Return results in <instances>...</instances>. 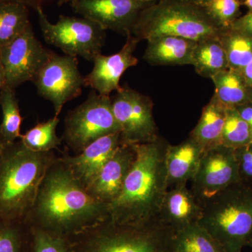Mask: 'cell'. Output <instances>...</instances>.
I'll return each mask as SVG.
<instances>
[{
    "mask_svg": "<svg viewBox=\"0 0 252 252\" xmlns=\"http://www.w3.org/2000/svg\"><path fill=\"white\" fill-rule=\"evenodd\" d=\"M248 246H250V248H252V240L250 242V243H249Z\"/></svg>",
    "mask_w": 252,
    "mask_h": 252,
    "instance_id": "obj_42",
    "label": "cell"
},
{
    "mask_svg": "<svg viewBox=\"0 0 252 252\" xmlns=\"http://www.w3.org/2000/svg\"><path fill=\"white\" fill-rule=\"evenodd\" d=\"M112 98L113 114L120 128L121 144L134 145L158 138L152 99L127 85Z\"/></svg>",
    "mask_w": 252,
    "mask_h": 252,
    "instance_id": "obj_9",
    "label": "cell"
},
{
    "mask_svg": "<svg viewBox=\"0 0 252 252\" xmlns=\"http://www.w3.org/2000/svg\"><path fill=\"white\" fill-rule=\"evenodd\" d=\"M240 181L235 149L220 144L203 152L190 190L202 205Z\"/></svg>",
    "mask_w": 252,
    "mask_h": 252,
    "instance_id": "obj_12",
    "label": "cell"
},
{
    "mask_svg": "<svg viewBox=\"0 0 252 252\" xmlns=\"http://www.w3.org/2000/svg\"><path fill=\"white\" fill-rule=\"evenodd\" d=\"M73 1H74V0H57V2L60 6H61L63 4H70Z\"/></svg>",
    "mask_w": 252,
    "mask_h": 252,
    "instance_id": "obj_40",
    "label": "cell"
},
{
    "mask_svg": "<svg viewBox=\"0 0 252 252\" xmlns=\"http://www.w3.org/2000/svg\"><path fill=\"white\" fill-rule=\"evenodd\" d=\"M221 31L202 6L186 0H159L141 12L131 34L140 41L175 36L199 41Z\"/></svg>",
    "mask_w": 252,
    "mask_h": 252,
    "instance_id": "obj_5",
    "label": "cell"
},
{
    "mask_svg": "<svg viewBox=\"0 0 252 252\" xmlns=\"http://www.w3.org/2000/svg\"><path fill=\"white\" fill-rule=\"evenodd\" d=\"M243 5L248 8L249 11H252V0H243Z\"/></svg>",
    "mask_w": 252,
    "mask_h": 252,
    "instance_id": "obj_39",
    "label": "cell"
},
{
    "mask_svg": "<svg viewBox=\"0 0 252 252\" xmlns=\"http://www.w3.org/2000/svg\"><path fill=\"white\" fill-rule=\"evenodd\" d=\"M5 145L4 139H3L2 135H1V130H0V150Z\"/></svg>",
    "mask_w": 252,
    "mask_h": 252,
    "instance_id": "obj_41",
    "label": "cell"
},
{
    "mask_svg": "<svg viewBox=\"0 0 252 252\" xmlns=\"http://www.w3.org/2000/svg\"><path fill=\"white\" fill-rule=\"evenodd\" d=\"M31 252H69L66 240L62 237L33 228H31Z\"/></svg>",
    "mask_w": 252,
    "mask_h": 252,
    "instance_id": "obj_31",
    "label": "cell"
},
{
    "mask_svg": "<svg viewBox=\"0 0 252 252\" xmlns=\"http://www.w3.org/2000/svg\"><path fill=\"white\" fill-rule=\"evenodd\" d=\"M252 142V131L235 108H226L220 144L236 149Z\"/></svg>",
    "mask_w": 252,
    "mask_h": 252,
    "instance_id": "obj_28",
    "label": "cell"
},
{
    "mask_svg": "<svg viewBox=\"0 0 252 252\" xmlns=\"http://www.w3.org/2000/svg\"><path fill=\"white\" fill-rule=\"evenodd\" d=\"M41 97L50 101L59 117L64 104L77 98L85 86L77 57L53 52L32 81Z\"/></svg>",
    "mask_w": 252,
    "mask_h": 252,
    "instance_id": "obj_10",
    "label": "cell"
},
{
    "mask_svg": "<svg viewBox=\"0 0 252 252\" xmlns=\"http://www.w3.org/2000/svg\"><path fill=\"white\" fill-rule=\"evenodd\" d=\"M219 36L199 41L194 49L192 65L204 78L212 79L217 73L228 69L226 54Z\"/></svg>",
    "mask_w": 252,
    "mask_h": 252,
    "instance_id": "obj_22",
    "label": "cell"
},
{
    "mask_svg": "<svg viewBox=\"0 0 252 252\" xmlns=\"http://www.w3.org/2000/svg\"><path fill=\"white\" fill-rule=\"evenodd\" d=\"M219 39L225 50L228 68L241 72L252 60V37L229 28L222 30Z\"/></svg>",
    "mask_w": 252,
    "mask_h": 252,
    "instance_id": "obj_24",
    "label": "cell"
},
{
    "mask_svg": "<svg viewBox=\"0 0 252 252\" xmlns=\"http://www.w3.org/2000/svg\"><path fill=\"white\" fill-rule=\"evenodd\" d=\"M52 53L38 40L30 25L20 35L0 49L5 86L16 90L27 81L32 82Z\"/></svg>",
    "mask_w": 252,
    "mask_h": 252,
    "instance_id": "obj_11",
    "label": "cell"
},
{
    "mask_svg": "<svg viewBox=\"0 0 252 252\" xmlns=\"http://www.w3.org/2000/svg\"><path fill=\"white\" fill-rule=\"evenodd\" d=\"M203 207L187 185L168 189L162 200L159 220L174 233L198 222Z\"/></svg>",
    "mask_w": 252,
    "mask_h": 252,
    "instance_id": "obj_17",
    "label": "cell"
},
{
    "mask_svg": "<svg viewBox=\"0 0 252 252\" xmlns=\"http://www.w3.org/2000/svg\"><path fill=\"white\" fill-rule=\"evenodd\" d=\"M227 107L213 95L202 112L196 126L190 137L199 144L203 152L220 145Z\"/></svg>",
    "mask_w": 252,
    "mask_h": 252,
    "instance_id": "obj_20",
    "label": "cell"
},
{
    "mask_svg": "<svg viewBox=\"0 0 252 252\" xmlns=\"http://www.w3.org/2000/svg\"><path fill=\"white\" fill-rule=\"evenodd\" d=\"M230 28L252 37V11L240 16Z\"/></svg>",
    "mask_w": 252,
    "mask_h": 252,
    "instance_id": "obj_33",
    "label": "cell"
},
{
    "mask_svg": "<svg viewBox=\"0 0 252 252\" xmlns=\"http://www.w3.org/2000/svg\"><path fill=\"white\" fill-rule=\"evenodd\" d=\"M108 217V206L93 197L59 157L41 181L26 220L31 228L63 238Z\"/></svg>",
    "mask_w": 252,
    "mask_h": 252,
    "instance_id": "obj_1",
    "label": "cell"
},
{
    "mask_svg": "<svg viewBox=\"0 0 252 252\" xmlns=\"http://www.w3.org/2000/svg\"><path fill=\"white\" fill-rule=\"evenodd\" d=\"M172 252H174L173 251H172Z\"/></svg>",
    "mask_w": 252,
    "mask_h": 252,
    "instance_id": "obj_44",
    "label": "cell"
},
{
    "mask_svg": "<svg viewBox=\"0 0 252 252\" xmlns=\"http://www.w3.org/2000/svg\"><path fill=\"white\" fill-rule=\"evenodd\" d=\"M186 1H189V2L193 3L194 4L202 6L203 5L205 4L208 0H186Z\"/></svg>",
    "mask_w": 252,
    "mask_h": 252,
    "instance_id": "obj_38",
    "label": "cell"
},
{
    "mask_svg": "<svg viewBox=\"0 0 252 252\" xmlns=\"http://www.w3.org/2000/svg\"><path fill=\"white\" fill-rule=\"evenodd\" d=\"M211 79L215 86V94L228 108L252 102V88L245 83L240 72L228 68Z\"/></svg>",
    "mask_w": 252,
    "mask_h": 252,
    "instance_id": "obj_21",
    "label": "cell"
},
{
    "mask_svg": "<svg viewBox=\"0 0 252 252\" xmlns=\"http://www.w3.org/2000/svg\"><path fill=\"white\" fill-rule=\"evenodd\" d=\"M135 157V146L121 144L86 187L89 193L108 206L122 191L124 181Z\"/></svg>",
    "mask_w": 252,
    "mask_h": 252,
    "instance_id": "obj_15",
    "label": "cell"
},
{
    "mask_svg": "<svg viewBox=\"0 0 252 252\" xmlns=\"http://www.w3.org/2000/svg\"><path fill=\"white\" fill-rule=\"evenodd\" d=\"M203 153V149L190 136L177 145L169 144L165 158L168 189L187 185L192 180Z\"/></svg>",
    "mask_w": 252,
    "mask_h": 252,
    "instance_id": "obj_18",
    "label": "cell"
},
{
    "mask_svg": "<svg viewBox=\"0 0 252 252\" xmlns=\"http://www.w3.org/2000/svg\"><path fill=\"white\" fill-rule=\"evenodd\" d=\"M242 119L250 126L252 131V102L235 107Z\"/></svg>",
    "mask_w": 252,
    "mask_h": 252,
    "instance_id": "obj_34",
    "label": "cell"
},
{
    "mask_svg": "<svg viewBox=\"0 0 252 252\" xmlns=\"http://www.w3.org/2000/svg\"><path fill=\"white\" fill-rule=\"evenodd\" d=\"M54 151L34 152L21 140L0 150V219L26 220L46 172L57 160Z\"/></svg>",
    "mask_w": 252,
    "mask_h": 252,
    "instance_id": "obj_3",
    "label": "cell"
},
{
    "mask_svg": "<svg viewBox=\"0 0 252 252\" xmlns=\"http://www.w3.org/2000/svg\"><path fill=\"white\" fill-rule=\"evenodd\" d=\"M242 5L243 0H208L202 7L215 26L223 30L240 17Z\"/></svg>",
    "mask_w": 252,
    "mask_h": 252,
    "instance_id": "obj_29",
    "label": "cell"
},
{
    "mask_svg": "<svg viewBox=\"0 0 252 252\" xmlns=\"http://www.w3.org/2000/svg\"><path fill=\"white\" fill-rule=\"evenodd\" d=\"M199 225L227 252H242L252 240V185L240 182L202 205Z\"/></svg>",
    "mask_w": 252,
    "mask_h": 252,
    "instance_id": "obj_4",
    "label": "cell"
},
{
    "mask_svg": "<svg viewBox=\"0 0 252 252\" xmlns=\"http://www.w3.org/2000/svg\"><path fill=\"white\" fill-rule=\"evenodd\" d=\"M143 56L154 66H177L193 62L194 49L198 41L175 36H163L147 40Z\"/></svg>",
    "mask_w": 252,
    "mask_h": 252,
    "instance_id": "obj_19",
    "label": "cell"
},
{
    "mask_svg": "<svg viewBox=\"0 0 252 252\" xmlns=\"http://www.w3.org/2000/svg\"><path fill=\"white\" fill-rule=\"evenodd\" d=\"M0 107L2 113L0 130L5 144L14 143L21 137L23 122L15 89L6 86L1 89L0 91Z\"/></svg>",
    "mask_w": 252,
    "mask_h": 252,
    "instance_id": "obj_26",
    "label": "cell"
},
{
    "mask_svg": "<svg viewBox=\"0 0 252 252\" xmlns=\"http://www.w3.org/2000/svg\"><path fill=\"white\" fill-rule=\"evenodd\" d=\"M6 81H5V74L4 68L1 64V60H0V91L4 87Z\"/></svg>",
    "mask_w": 252,
    "mask_h": 252,
    "instance_id": "obj_37",
    "label": "cell"
},
{
    "mask_svg": "<svg viewBox=\"0 0 252 252\" xmlns=\"http://www.w3.org/2000/svg\"><path fill=\"white\" fill-rule=\"evenodd\" d=\"M174 252H227L198 222L173 233Z\"/></svg>",
    "mask_w": 252,
    "mask_h": 252,
    "instance_id": "obj_23",
    "label": "cell"
},
{
    "mask_svg": "<svg viewBox=\"0 0 252 252\" xmlns=\"http://www.w3.org/2000/svg\"><path fill=\"white\" fill-rule=\"evenodd\" d=\"M169 144L161 137L149 143L134 144L135 158L122 191L109 204V220L140 224L158 218L168 190L165 158Z\"/></svg>",
    "mask_w": 252,
    "mask_h": 252,
    "instance_id": "obj_2",
    "label": "cell"
},
{
    "mask_svg": "<svg viewBox=\"0 0 252 252\" xmlns=\"http://www.w3.org/2000/svg\"><path fill=\"white\" fill-rule=\"evenodd\" d=\"M120 132L109 95L91 91L84 102L69 111L64 119L63 140L77 154L97 139Z\"/></svg>",
    "mask_w": 252,
    "mask_h": 252,
    "instance_id": "obj_8",
    "label": "cell"
},
{
    "mask_svg": "<svg viewBox=\"0 0 252 252\" xmlns=\"http://www.w3.org/2000/svg\"><path fill=\"white\" fill-rule=\"evenodd\" d=\"M45 0H0V2H17L27 6L28 8L37 10L42 7Z\"/></svg>",
    "mask_w": 252,
    "mask_h": 252,
    "instance_id": "obj_35",
    "label": "cell"
},
{
    "mask_svg": "<svg viewBox=\"0 0 252 252\" xmlns=\"http://www.w3.org/2000/svg\"><path fill=\"white\" fill-rule=\"evenodd\" d=\"M120 145V132H117L97 139L80 153L71 156L65 152L60 158L86 189Z\"/></svg>",
    "mask_w": 252,
    "mask_h": 252,
    "instance_id": "obj_16",
    "label": "cell"
},
{
    "mask_svg": "<svg viewBox=\"0 0 252 252\" xmlns=\"http://www.w3.org/2000/svg\"><path fill=\"white\" fill-rule=\"evenodd\" d=\"M240 180L252 185V142L235 149Z\"/></svg>",
    "mask_w": 252,
    "mask_h": 252,
    "instance_id": "obj_32",
    "label": "cell"
},
{
    "mask_svg": "<svg viewBox=\"0 0 252 252\" xmlns=\"http://www.w3.org/2000/svg\"><path fill=\"white\" fill-rule=\"evenodd\" d=\"M38 22L46 43L62 50L67 56H80L89 62L101 54L106 31L84 17L61 15L56 23L50 22L43 7L36 10Z\"/></svg>",
    "mask_w": 252,
    "mask_h": 252,
    "instance_id": "obj_7",
    "label": "cell"
},
{
    "mask_svg": "<svg viewBox=\"0 0 252 252\" xmlns=\"http://www.w3.org/2000/svg\"><path fill=\"white\" fill-rule=\"evenodd\" d=\"M60 119L55 117L46 122L38 123L26 133L21 134L19 140L28 149L34 152H48L59 148L63 139L56 133Z\"/></svg>",
    "mask_w": 252,
    "mask_h": 252,
    "instance_id": "obj_27",
    "label": "cell"
},
{
    "mask_svg": "<svg viewBox=\"0 0 252 252\" xmlns=\"http://www.w3.org/2000/svg\"><path fill=\"white\" fill-rule=\"evenodd\" d=\"M30 25L27 6L17 2H0V49L20 35Z\"/></svg>",
    "mask_w": 252,
    "mask_h": 252,
    "instance_id": "obj_25",
    "label": "cell"
},
{
    "mask_svg": "<svg viewBox=\"0 0 252 252\" xmlns=\"http://www.w3.org/2000/svg\"><path fill=\"white\" fill-rule=\"evenodd\" d=\"M27 220L0 219V252H21L23 245V228Z\"/></svg>",
    "mask_w": 252,
    "mask_h": 252,
    "instance_id": "obj_30",
    "label": "cell"
},
{
    "mask_svg": "<svg viewBox=\"0 0 252 252\" xmlns=\"http://www.w3.org/2000/svg\"><path fill=\"white\" fill-rule=\"evenodd\" d=\"M240 73L245 83L252 88V60Z\"/></svg>",
    "mask_w": 252,
    "mask_h": 252,
    "instance_id": "obj_36",
    "label": "cell"
},
{
    "mask_svg": "<svg viewBox=\"0 0 252 252\" xmlns=\"http://www.w3.org/2000/svg\"><path fill=\"white\" fill-rule=\"evenodd\" d=\"M140 39L129 34L122 49L116 54L99 55L94 61L91 72L84 77L85 86H89L97 94L109 95L113 91L120 90V79L129 68L136 66L138 59L134 53Z\"/></svg>",
    "mask_w": 252,
    "mask_h": 252,
    "instance_id": "obj_14",
    "label": "cell"
},
{
    "mask_svg": "<svg viewBox=\"0 0 252 252\" xmlns=\"http://www.w3.org/2000/svg\"><path fill=\"white\" fill-rule=\"evenodd\" d=\"M156 0H74L71 6L76 13L127 36L131 34L142 11Z\"/></svg>",
    "mask_w": 252,
    "mask_h": 252,
    "instance_id": "obj_13",
    "label": "cell"
},
{
    "mask_svg": "<svg viewBox=\"0 0 252 252\" xmlns=\"http://www.w3.org/2000/svg\"><path fill=\"white\" fill-rule=\"evenodd\" d=\"M156 1H159V0H156Z\"/></svg>",
    "mask_w": 252,
    "mask_h": 252,
    "instance_id": "obj_43",
    "label": "cell"
},
{
    "mask_svg": "<svg viewBox=\"0 0 252 252\" xmlns=\"http://www.w3.org/2000/svg\"><path fill=\"white\" fill-rule=\"evenodd\" d=\"M85 252H172L173 232L158 218L140 224L118 223L108 218L93 225Z\"/></svg>",
    "mask_w": 252,
    "mask_h": 252,
    "instance_id": "obj_6",
    "label": "cell"
}]
</instances>
